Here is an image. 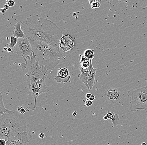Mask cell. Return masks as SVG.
Here are the masks:
<instances>
[{"label": "cell", "instance_id": "obj_1", "mask_svg": "<svg viewBox=\"0 0 147 145\" xmlns=\"http://www.w3.org/2000/svg\"><path fill=\"white\" fill-rule=\"evenodd\" d=\"M26 37L35 41L45 42L59 49V41L63 32L56 23L49 19L32 16L22 23Z\"/></svg>", "mask_w": 147, "mask_h": 145}, {"label": "cell", "instance_id": "obj_2", "mask_svg": "<svg viewBox=\"0 0 147 145\" xmlns=\"http://www.w3.org/2000/svg\"><path fill=\"white\" fill-rule=\"evenodd\" d=\"M26 132V119L18 111L13 110L0 116V139L7 141L11 137Z\"/></svg>", "mask_w": 147, "mask_h": 145}, {"label": "cell", "instance_id": "obj_3", "mask_svg": "<svg viewBox=\"0 0 147 145\" xmlns=\"http://www.w3.org/2000/svg\"><path fill=\"white\" fill-rule=\"evenodd\" d=\"M32 46L33 54L41 66L49 71L58 65L62 59L59 49L50 45L29 39Z\"/></svg>", "mask_w": 147, "mask_h": 145}, {"label": "cell", "instance_id": "obj_4", "mask_svg": "<svg viewBox=\"0 0 147 145\" xmlns=\"http://www.w3.org/2000/svg\"><path fill=\"white\" fill-rule=\"evenodd\" d=\"M19 65L22 69L24 75L28 77L26 80L28 84L44 78H46L49 73V71L45 67L40 65L33 53L31 59L28 60L27 63Z\"/></svg>", "mask_w": 147, "mask_h": 145}, {"label": "cell", "instance_id": "obj_5", "mask_svg": "<svg viewBox=\"0 0 147 145\" xmlns=\"http://www.w3.org/2000/svg\"><path fill=\"white\" fill-rule=\"evenodd\" d=\"M130 103V110L132 112L138 110L147 111V85L127 92Z\"/></svg>", "mask_w": 147, "mask_h": 145}, {"label": "cell", "instance_id": "obj_6", "mask_svg": "<svg viewBox=\"0 0 147 145\" xmlns=\"http://www.w3.org/2000/svg\"><path fill=\"white\" fill-rule=\"evenodd\" d=\"M16 54L19 58L24 60L27 63L31 59L33 51L31 43L28 38H18V42L14 48Z\"/></svg>", "mask_w": 147, "mask_h": 145}, {"label": "cell", "instance_id": "obj_7", "mask_svg": "<svg viewBox=\"0 0 147 145\" xmlns=\"http://www.w3.org/2000/svg\"><path fill=\"white\" fill-rule=\"evenodd\" d=\"M45 79L46 78H44L28 84L29 91L34 99V104L33 108L34 109L37 108L36 101L38 96L42 93H47L49 91L46 85Z\"/></svg>", "mask_w": 147, "mask_h": 145}, {"label": "cell", "instance_id": "obj_8", "mask_svg": "<svg viewBox=\"0 0 147 145\" xmlns=\"http://www.w3.org/2000/svg\"><path fill=\"white\" fill-rule=\"evenodd\" d=\"M29 143L28 134L26 132L10 138L7 141L6 145H26Z\"/></svg>", "mask_w": 147, "mask_h": 145}, {"label": "cell", "instance_id": "obj_9", "mask_svg": "<svg viewBox=\"0 0 147 145\" xmlns=\"http://www.w3.org/2000/svg\"><path fill=\"white\" fill-rule=\"evenodd\" d=\"M74 47V42L69 35H64L59 41V48L65 52L71 50Z\"/></svg>", "mask_w": 147, "mask_h": 145}, {"label": "cell", "instance_id": "obj_10", "mask_svg": "<svg viewBox=\"0 0 147 145\" xmlns=\"http://www.w3.org/2000/svg\"><path fill=\"white\" fill-rule=\"evenodd\" d=\"M106 98L111 103H116L122 98V95L118 89L110 88L107 89L105 93Z\"/></svg>", "mask_w": 147, "mask_h": 145}, {"label": "cell", "instance_id": "obj_11", "mask_svg": "<svg viewBox=\"0 0 147 145\" xmlns=\"http://www.w3.org/2000/svg\"><path fill=\"white\" fill-rule=\"evenodd\" d=\"M71 78L67 67H65L59 69L58 75L55 76L54 79L57 83H64L68 82Z\"/></svg>", "mask_w": 147, "mask_h": 145}, {"label": "cell", "instance_id": "obj_12", "mask_svg": "<svg viewBox=\"0 0 147 145\" xmlns=\"http://www.w3.org/2000/svg\"><path fill=\"white\" fill-rule=\"evenodd\" d=\"M96 70H97L96 68H94L93 67L92 60H90L89 71L87 74V83L90 90L93 88L94 85L95 84Z\"/></svg>", "mask_w": 147, "mask_h": 145}, {"label": "cell", "instance_id": "obj_13", "mask_svg": "<svg viewBox=\"0 0 147 145\" xmlns=\"http://www.w3.org/2000/svg\"><path fill=\"white\" fill-rule=\"evenodd\" d=\"M22 22H19L15 25V31L13 33V37L18 38L26 37L22 29Z\"/></svg>", "mask_w": 147, "mask_h": 145}, {"label": "cell", "instance_id": "obj_14", "mask_svg": "<svg viewBox=\"0 0 147 145\" xmlns=\"http://www.w3.org/2000/svg\"><path fill=\"white\" fill-rule=\"evenodd\" d=\"M80 69L81 71V74H79L78 77L80 78V80L85 84L87 88L88 89H90V87H89L88 83H87V74H88V71H89V68L85 69L80 67Z\"/></svg>", "mask_w": 147, "mask_h": 145}, {"label": "cell", "instance_id": "obj_15", "mask_svg": "<svg viewBox=\"0 0 147 145\" xmlns=\"http://www.w3.org/2000/svg\"><path fill=\"white\" fill-rule=\"evenodd\" d=\"M106 115L108 117V119L112 120L113 124V127L117 126L119 124V119L118 114L113 112L108 111Z\"/></svg>", "mask_w": 147, "mask_h": 145}, {"label": "cell", "instance_id": "obj_16", "mask_svg": "<svg viewBox=\"0 0 147 145\" xmlns=\"http://www.w3.org/2000/svg\"><path fill=\"white\" fill-rule=\"evenodd\" d=\"M79 59H80V67L85 69L89 68L90 60L85 57L83 54L82 55H80Z\"/></svg>", "mask_w": 147, "mask_h": 145}, {"label": "cell", "instance_id": "obj_17", "mask_svg": "<svg viewBox=\"0 0 147 145\" xmlns=\"http://www.w3.org/2000/svg\"><path fill=\"white\" fill-rule=\"evenodd\" d=\"M0 114L3 115L4 114L8 113L11 111L9 109L5 108L2 98V92H1L0 95Z\"/></svg>", "mask_w": 147, "mask_h": 145}, {"label": "cell", "instance_id": "obj_18", "mask_svg": "<svg viewBox=\"0 0 147 145\" xmlns=\"http://www.w3.org/2000/svg\"><path fill=\"white\" fill-rule=\"evenodd\" d=\"M83 54L85 57L90 60H92L95 56L94 50L90 49H88L85 50Z\"/></svg>", "mask_w": 147, "mask_h": 145}, {"label": "cell", "instance_id": "obj_19", "mask_svg": "<svg viewBox=\"0 0 147 145\" xmlns=\"http://www.w3.org/2000/svg\"><path fill=\"white\" fill-rule=\"evenodd\" d=\"M18 41V38L12 36L11 37V42H10V43L7 44L6 46L9 47V48H14L16 44H17Z\"/></svg>", "mask_w": 147, "mask_h": 145}, {"label": "cell", "instance_id": "obj_20", "mask_svg": "<svg viewBox=\"0 0 147 145\" xmlns=\"http://www.w3.org/2000/svg\"><path fill=\"white\" fill-rule=\"evenodd\" d=\"M91 5V7L92 9H97L100 6V3L99 1H95Z\"/></svg>", "mask_w": 147, "mask_h": 145}, {"label": "cell", "instance_id": "obj_21", "mask_svg": "<svg viewBox=\"0 0 147 145\" xmlns=\"http://www.w3.org/2000/svg\"><path fill=\"white\" fill-rule=\"evenodd\" d=\"M17 111H18V112L19 113L22 114H24L26 112L28 111L29 110H27V108H23L22 107L19 106V107H18Z\"/></svg>", "mask_w": 147, "mask_h": 145}, {"label": "cell", "instance_id": "obj_22", "mask_svg": "<svg viewBox=\"0 0 147 145\" xmlns=\"http://www.w3.org/2000/svg\"><path fill=\"white\" fill-rule=\"evenodd\" d=\"M92 104V101L89 99H87V101L85 102V105L86 107H90Z\"/></svg>", "mask_w": 147, "mask_h": 145}, {"label": "cell", "instance_id": "obj_23", "mask_svg": "<svg viewBox=\"0 0 147 145\" xmlns=\"http://www.w3.org/2000/svg\"><path fill=\"white\" fill-rule=\"evenodd\" d=\"M6 3L8 4L9 7H13L14 5L15 1L13 0H9L8 2Z\"/></svg>", "mask_w": 147, "mask_h": 145}, {"label": "cell", "instance_id": "obj_24", "mask_svg": "<svg viewBox=\"0 0 147 145\" xmlns=\"http://www.w3.org/2000/svg\"><path fill=\"white\" fill-rule=\"evenodd\" d=\"M7 141L4 139H0V145H6Z\"/></svg>", "mask_w": 147, "mask_h": 145}, {"label": "cell", "instance_id": "obj_25", "mask_svg": "<svg viewBox=\"0 0 147 145\" xmlns=\"http://www.w3.org/2000/svg\"><path fill=\"white\" fill-rule=\"evenodd\" d=\"M3 50L9 52H11L12 51V48L6 46H5V47L3 48Z\"/></svg>", "mask_w": 147, "mask_h": 145}, {"label": "cell", "instance_id": "obj_26", "mask_svg": "<svg viewBox=\"0 0 147 145\" xmlns=\"http://www.w3.org/2000/svg\"><path fill=\"white\" fill-rule=\"evenodd\" d=\"M39 138H41V139H43V138H45V133H41L39 134L38 135Z\"/></svg>", "mask_w": 147, "mask_h": 145}, {"label": "cell", "instance_id": "obj_27", "mask_svg": "<svg viewBox=\"0 0 147 145\" xmlns=\"http://www.w3.org/2000/svg\"><path fill=\"white\" fill-rule=\"evenodd\" d=\"M92 95L90 93H87L86 95V98L87 99H89L90 98V97H91Z\"/></svg>", "mask_w": 147, "mask_h": 145}, {"label": "cell", "instance_id": "obj_28", "mask_svg": "<svg viewBox=\"0 0 147 145\" xmlns=\"http://www.w3.org/2000/svg\"><path fill=\"white\" fill-rule=\"evenodd\" d=\"M95 99V96L94 95H92L91 97H90V99H90V100L92 101H94Z\"/></svg>", "mask_w": 147, "mask_h": 145}, {"label": "cell", "instance_id": "obj_29", "mask_svg": "<svg viewBox=\"0 0 147 145\" xmlns=\"http://www.w3.org/2000/svg\"><path fill=\"white\" fill-rule=\"evenodd\" d=\"M6 9H5V8H3V9H1V12L2 13V14H4L5 13V12H6Z\"/></svg>", "mask_w": 147, "mask_h": 145}, {"label": "cell", "instance_id": "obj_30", "mask_svg": "<svg viewBox=\"0 0 147 145\" xmlns=\"http://www.w3.org/2000/svg\"><path fill=\"white\" fill-rule=\"evenodd\" d=\"M9 5H8V4H7V3H6V4L4 6V8H5V9H6V10H8V9H9Z\"/></svg>", "mask_w": 147, "mask_h": 145}, {"label": "cell", "instance_id": "obj_31", "mask_svg": "<svg viewBox=\"0 0 147 145\" xmlns=\"http://www.w3.org/2000/svg\"><path fill=\"white\" fill-rule=\"evenodd\" d=\"M77 114H78V113H77L76 111H74V112H73V113H72V115H73V116H74V117L77 116Z\"/></svg>", "mask_w": 147, "mask_h": 145}, {"label": "cell", "instance_id": "obj_32", "mask_svg": "<svg viewBox=\"0 0 147 145\" xmlns=\"http://www.w3.org/2000/svg\"><path fill=\"white\" fill-rule=\"evenodd\" d=\"M103 119L104 120H108V117H107V115H105V116H104L103 117Z\"/></svg>", "mask_w": 147, "mask_h": 145}, {"label": "cell", "instance_id": "obj_33", "mask_svg": "<svg viewBox=\"0 0 147 145\" xmlns=\"http://www.w3.org/2000/svg\"><path fill=\"white\" fill-rule=\"evenodd\" d=\"M141 145H147L146 143H145V142H143L142 144H141Z\"/></svg>", "mask_w": 147, "mask_h": 145}, {"label": "cell", "instance_id": "obj_34", "mask_svg": "<svg viewBox=\"0 0 147 145\" xmlns=\"http://www.w3.org/2000/svg\"><path fill=\"white\" fill-rule=\"evenodd\" d=\"M9 1V0H6V2H8Z\"/></svg>", "mask_w": 147, "mask_h": 145}]
</instances>
